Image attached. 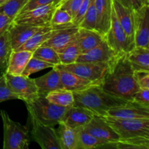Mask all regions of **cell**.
Returning <instances> with one entry per match:
<instances>
[{"instance_id":"obj_6","label":"cell","mask_w":149,"mask_h":149,"mask_svg":"<svg viewBox=\"0 0 149 149\" xmlns=\"http://www.w3.org/2000/svg\"><path fill=\"white\" fill-rule=\"evenodd\" d=\"M61 4L60 0H55L47 5L37 7L17 15L13 22L17 24L33 27H48L50 26L51 19L54 12Z\"/></svg>"},{"instance_id":"obj_23","label":"cell","mask_w":149,"mask_h":149,"mask_svg":"<svg viewBox=\"0 0 149 149\" xmlns=\"http://www.w3.org/2000/svg\"><path fill=\"white\" fill-rule=\"evenodd\" d=\"M104 39V36L97 31L79 28L76 41L81 54L95 47Z\"/></svg>"},{"instance_id":"obj_35","label":"cell","mask_w":149,"mask_h":149,"mask_svg":"<svg viewBox=\"0 0 149 149\" xmlns=\"http://www.w3.org/2000/svg\"><path fill=\"white\" fill-rule=\"evenodd\" d=\"M29 0H7L0 5V13L14 19Z\"/></svg>"},{"instance_id":"obj_27","label":"cell","mask_w":149,"mask_h":149,"mask_svg":"<svg viewBox=\"0 0 149 149\" xmlns=\"http://www.w3.org/2000/svg\"><path fill=\"white\" fill-rule=\"evenodd\" d=\"M46 98L50 103L63 107L72 106L74 103L73 92L64 88L49 92L46 95Z\"/></svg>"},{"instance_id":"obj_8","label":"cell","mask_w":149,"mask_h":149,"mask_svg":"<svg viewBox=\"0 0 149 149\" xmlns=\"http://www.w3.org/2000/svg\"><path fill=\"white\" fill-rule=\"evenodd\" d=\"M105 40L115 52L119 54L127 53L135 47V42L127 36L117 20L113 8L111 27L105 36Z\"/></svg>"},{"instance_id":"obj_45","label":"cell","mask_w":149,"mask_h":149,"mask_svg":"<svg viewBox=\"0 0 149 149\" xmlns=\"http://www.w3.org/2000/svg\"><path fill=\"white\" fill-rule=\"evenodd\" d=\"M144 5H149V0H142Z\"/></svg>"},{"instance_id":"obj_14","label":"cell","mask_w":149,"mask_h":149,"mask_svg":"<svg viewBox=\"0 0 149 149\" xmlns=\"http://www.w3.org/2000/svg\"><path fill=\"white\" fill-rule=\"evenodd\" d=\"M118 55L119 53L115 52L104 39L95 47L81 53L77 58V62L109 63Z\"/></svg>"},{"instance_id":"obj_18","label":"cell","mask_w":149,"mask_h":149,"mask_svg":"<svg viewBox=\"0 0 149 149\" xmlns=\"http://www.w3.org/2000/svg\"><path fill=\"white\" fill-rule=\"evenodd\" d=\"M55 66L59 71L63 87L65 90H70V91H72L74 93V92H78L85 90V89L89 88L92 86L97 85V84H95L94 83L91 82L88 80L84 79L76 75L74 73L68 71L65 68H64L61 64L55 65Z\"/></svg>"},{"instance_id":"obj_33","label":"cell","mask_w":149,"mask_h":149,"mask_svg":"<svg viewBox=\"0 0 149 149\" xmlns=\"http://www.w3.org/2000/svg\"><path fill=\"white\" fill-rule=\"evenodd\" d=\"M80 55H81V51L77 45V41L58 52L61 65H68L76 63L77 58Z\"/></svg>"},{"instance_id":"obj_24","label":"cell","mask_w":149,"mask_h":149,"mask_svg":"<svg viewBox=\"0 0 149 149\" xmlns=\"http://www.w3.org/2000/svg\"><path fill=\"white\" fill-rule=\"evenodd\" d=\"M56 132L61 149H77L79 128H72L63 122L58 124Z\"/></svg>"},{"instance_id":"obj_41","label":"cell","mask_w":149,"mask_h":149,"mask_svg":"<svg viewBox=\"0 0 149 149\" xmlns=\"http://www.w3.org/2000/svg\"><path fill=\"white\" fill-rule=\"evenodd\" d=\"M55 0H29L27 1L26 4H25L24 7L22 8V10H20V13H25L26 11H29V10H31L33 9L37 8V7H42V6L47 5V4H50V3L53 2ZM19 13V14H20ZM18 15V14H17Z\"/></svg>"},{"instance_id":"obj_40","label":"cell","mask_w":149,"mask_h":149,"mask_svg":"<svg viewBox=\"0 0 149 149\" xmlns=\"http://www.w3.org/2000/svg\"><path fill=\"white\" fill-rule=\"evenodd\" d=\"M134 74L140 88L149 89V71H134Z\"/></svg>"},{"instance_id":"obj_39","label":"cell","mask_w":149,"mask_h":149,"mask_svg":"<svg viewBox=\"0 0 149 149\" xmlns=\"http://www.w3.org/2000/svg\"><path fill=\"white\" fill-rule=\"evenodd\" d=\"M84 0H66L61 4L60 7L68 11L74 17Z\"/></svg>"},{"instance_id":"obj_26","label":"cell","mask_w":149,"mask_h":149,"mask_svg":"<svg viewBox=\"0 0 149 149\" xmlns=\"http://www.w3.org/2000/svg\"><path fill=\"white\" fill-rule=\"evenodd\" d=\"M127 58L134 71H149V49L135 47L126 53Z\"/></svg>"},{"instance_id":"obj_36","label":"cell","mask_w":149,"mask_h":149,"mask_svg":"<svg viewBox=\"0 0 149 149\" xmlns=\"http://www.w3.org/2000/svg\"><path fill=\"white\" fill-rule=\"evenodd\" d=\"M55 65H53L52 64L45 62L42 60H39L32 56L29 61L28 63L26 64L21 75L29 77L31 74H34V73L38 72V71H42V70L46 69V68H52Z\"/></svg>"},{"instance_id":"obj_5","label":"cell","mask_w":149,"mask_h":149,"mask_svg":"<svg viewBox=\"0 0 149 149\" xmlns=\"http://www.w3.org/2000/svg\"><path fill=\"white\" fill-rule=\"evenodd\" d=\"M119 135V139L145 138L149 139V119H123L102 116Z\"/></svg>"},{"instance_id":"obj_2","label":"cell","mask_w":149,"mask_h":149,"mask_svg":"<svg viewBox=\"0 0 149 149\" xmlns=\"http://www.w3.org/2000/svg\"><path fill=\"white\" fill-rule=\"evenodd\" d=\"M74 106L88 109L95 116H106L108 111L127 103V100L105 92L100 85H94L85 90L73 93Z\"/></svg>"},{"instance_id":"obj_34","label":"cell","mask_w":149,"mask_h":149,"mask_svg":"<svg viewBox=\"0 0 149 149\" xmlns=\"http://www.w3.org/2000/svg\"><path fill=\"white\" fill-rule=\"evenodd\" d=\"M97 14L95 4V0H90L88 9L78 27L89 30L97 31Z\"/></svg>"},{"instance_id":"obj_16","label":"cell","mask_w":149,"mask_h":149,"mask_svg":"<svg viewBox=\"0 0 149 149\" xmlns=\"http://www.w3.org/2000/svg\"><path fill=\"white\" fill-rule=\"evenodd\" d=\"M94 113L88 109L80 106H69L61 122L72 128L82 127L91 121Z\"/></svg>"},{"instance_id":"obj_43","label":"cell","mask_w":149,"mask_h":149,"mask_svg":"<svg viewBox=\"0 0 149 149\" xmlns=\"http://www.w3.org/2000/svg\"><path fill=\"white\" fill-rule=\"evenodd\" d=\"M124 7L136 11L144 5L142 0H116Z\"/></svg>"},{"instance_id":"obj_25","label":"cell","mask_w":149,"mask_h":149,"mask_svg":"<svg viewBox=\"0 0 149 149\" xmlns=\"http://www.w3.org/2000/svg\"><path fill=\"white\" fill-rule=\"evenodd\" d=\"M58 30V29H55L52 26L42 28L16 50H28L33 52L39 47L42 46L49 38L52 37Z\"/></svg>"},{"instance_id":"obj_15","label":"cell","mask_w":149,"mask_h":149,"mask_svg":"<svg viewBox=\"0 0 149 149\" xmlns=\"http://www.w3.org/2000/svg\"><path fill=\"white\" fill-rule=\"evenodd\" d=\"M79 27L71 26L64 29H58L56 33L47 40L42 45L50 47L57 52H60L74 42L77 39Z\"/></svg>"},{"instance_id":"obj_4","label":"cell","mask_w":149,"mask_h":149,"mask_svg":"<svg viewBox=\"0 0 149 149\" xmlns=\"http://www.w3.org/2000/svg\"><path fill=\"white\" fill-rule=\"evenodd\" d=\"M26 103L27 109L33 111L35 116L45 125L55 127L62 120L68 107L57 106L50 103L45 95H39Z\"/></svg>"},{"instance_id":"obj_42","label":"cell","mask_w":149,"mask_h":149,"mask_svg":"<svg viewBox=\"0 0 149 149\" xmlns=\"http://www.w3.org/2000/svg\"><path fill=\"white\" fill-rule=\"evenodd\" d=\"M90 0H84L81 3V6L79 8L78 11L77 12L74 17H73V24L76 26H79V23H81V20L84 17V15H85L86 12H87V9H88L89 4H90Z\"/></svg>"},{"instance_id":"obj_28","label":"cell","mask_w":149,"mask_h":149,"mask_svg":"<svg viewBox=\"0 0 149 149\" xmlns=\"http://www.w3.org/2000/svg\"><path fill=\"white\" fill-rule=\"evenodd\" d=\"M105 148L117 149H149V139L145 138L119 139L116 142L109 143Z\"/></svg>"},{"instance_id":"obj_44","label":"cell","mask_w":149,"mask_h":149,"mask_svg":"<svg viewBox=\"0 0 149 149\" xmlns=\"http://www.w3.org/2000/svg\"><path fill=\"white\" fill-rule=\"evenodd\" d=\"M13 21V18L0 13V35L8 30Z\"/></svg>"},{"instance_id":"obj_29","label":"cell","mask_w":149,"mask_h":149,"mask_svg":"<svg viewBox=\"0 0 149 149\" xmlns=\"http://www.w3.org/2000/svg\"><path fill=\"white\" fill-rule=\"evenodd\" d=\"M107 143L91 134L88 133L82 129L79 128L78 141H77V149H91L97 148H105Z\"/></svg>"},{"instance_id":"obj_38","label":"cell","mask_w":149,"mask_h":149,"mask_svg":"<svg viewBox=\"0 0 149 149\" xmlns=\"http://www.w3.org/2000/svg\"><path fill=\"white\" fill-rule=\"evenodd\" d=\"M132 100L141 106L149 108V89L140 88L133 96Z\"/></svg>"},{"instance_id":"obj_30","label":"cell","mask_w":149,"mask_h":149,"mask_svg":"<svg viewBox=\"0 0 149 149\" xmlns=\"http://www.w3.org/2000/svg\"><path fill=\"white\" fill-rule=\"evenodd\" d=\"M33 57L52 64L55 66L61 64L58 52L50 47L45 45L39 47L33 52Z\"/></svg>"},{"instance_id":"obj_37","label":"cell","mask_w":149,"mask_h":149,"mask_svg":"<svg viewBox=\"0 0 149 149\" xmlns=\"http://www.w3.org/2000/svg\"><path fill=\"white\" fill-rule=\"evenodd\" d=\"M18 99L17 95L12 91L6 79L4 72L0 74V103L10 100Z\"/></svg>"},{"instance_id":"obj_7","label":"cell","mask_w":149,"mask_h":149,"mask_svg":"<svg viewBox=\"0 0 149 149\" xmlns=\"http://www.w3.org/2000/svg\"><path fill=\"white\" fill-rule=\"evenodd\" d=\"M31 124V138L43 149H61L56 130L42 123L32 111L28 109Z\"/></svg>"},{"instance_id":"obj_12","label":"cell","mask_w":149,"mask_h":149,"mask_svg":"<svg viewBox=\"0 0 149 149\" xmlns=\"http://www.w3.org/2000/svg\"><path fill=\"white\" fill-rule=\"evenodd\" d=\"M106 116L123 119H149V108L132 100L111 109L108 111Z\"/></svg>"},{"instance_id":"obj_46","label":"cell","mask_w":149,"mask_h":149,"mask_svg":"<svg viewBox=\"0 0 149 149\" xmlns=\"http://www.w3.org/2000/svg\"><path fill=\"white\" fill-rule=\"evenodd\" d=\"M7 1V0H1V4H3V3H4V1ZM1 4H0V5H1Z\"/></svg>"},{"instance_id":"obj_47","label":"cell","mask_w":149,"mask_h":149,"mask_svg":"<svg viewBox=\"0 0 149 149\" xmlns=\"http://www.w3.org/2000/svg\"><path fill=\"white\" fill-rule=\"evenodd\" d=\"M60 1H61V4H62V3H63L64 1H66V0H60Z\"/></svg>"},{"instance_id":"obj_20","label":"cell","mask_w":149,"mask_h":149,"mask_svg":"<svg viewBox=\"0 0 149 149\" xmlns=\"http://www.w3.org/2000/svg\"><path fill=\"white\" fill-rule=\"evenodd\" d=\"M97 14V31L105 37L111 23L112 0H95Z\"/></svg>"},{"instance_id":"obj_48","label":"cell","mask_w":149,"mask_h":149,"mask_svg":"<svg viewBox=\"0 0 149 149\" xmlns=\"http://www.w3.org/2000/svg\"><path fill=\"white\" fill-rule=\"evenodd\" d=\"M1 0H0V4H1Z\"/></svg>"},{"instance_id":"obj_17","label":"cell","mask_w":149,"mask_h":149,"mask_svg":"<svg viewBox=\"0 0 149 149\" xmlns=\"http://www.w3.org/2000/svg\"><path fill=\"white\" fill-rule=\"evenodd\" d=\"M42 28L12 23L8 29L12 49L16 50Z\"/></svg>"},{"instance_id":"obj_32","label":"cell","mask_w":149,"mask_h":149,"mask_svg":"<svg viewBox=\"0 0 149 149\" xmlns=\"http://www.w3.org/2000/svg\"><path fill=\"white\" fill-rule=\"evenodd\" d=\"M12 47L10 43L8 30L0 35V71L4 72L7 68Z\"/></svg>"},{"instance_id":"obj_10","label":"cell","mask_w":149,"mask_h":149,"mask_svg":"<svg viewBox=\"0 0 149 149\" xmlns=\"http://www.w3.org/2000/svg\"><path fill=\"white\" fill-rule=\"evenodd\" d=\"M61 65L76 75L88 80L97 85H100L109 68V63L82 62H76L68 65Z\"/></svg>"},{"instance_id":"obj_31","label":"cell","mask_w":149,"mask_h":149,"mask_svg":"<svg viewBox=\"0 0 149 149\" xmlns=\"http://www.w3.org/2000/svg\"><path fill=\"white\" fill-rule=\"evenodd\" d=\"M73 17L68 11L58 7L54 12L50 22V26L55 29H64L74 26L72 23Z\"/></svg>"},{"instance_id":"obj_21","label":"cell","mask_w":149,"mask_h":149,"mask_svg":"<svg viewBox=\"0 0 149 149\" xmlns=\"http://www.w3.org/2000/svg\"><path fill=\"white\" fill-rule=\"evenodd\" d=\"M112 4H113V10L119 23L127 36L135 42L134 40V29H135L134 11L124 7L116 0H112Z\"/></svg>"},{"instance_id":"obj_22","label":"cell","mask_w":149,"mask_h":149,"mask_svg":"<svg viewBox=\"0 0 149 149\" xmlns=\"http://www.w3.org/2000/svg\"><path fill=\"white\" fill-rule=\"evenodd\" d=\"M33 52L28 50H12L4 72L11 75H21Z\"/></svg>"},{"instance_id":"obj_19","label":"cell","mask_w":149,"mask_h":149,"mask_svg":"<svg viewBox=\"0 0 149 149\" xmlns=\"http://www.w3.org/2000/svg\"><path fill=\"white\" fill-rule=\"evenodd\" d=\"M39 95H46L49 92L63 89L62 82L60 73L56 66L52 68V70L45 75L34 79Z\"/></svg>"},{"instance_id":"obj_11","label":"cell","mask_w":149,"mask_h":149,"mask_svg":"<svg viewBox=\"0 0 149 149\" xmlns=\"http://www.w3.org/2000/svg\"><path fill=\"white\" fill-rule=\"evenodd\" d=\"M134 17L135 47L149 49V5H143L139 10L134 11Z\"/></svg>"},{"instance_id":"obj_9","label":"cell","mask_w":149,"mask_h":149,"mask_svg":"<svg viewBox=\"0 0 149 149\" xmlns=\"http://www.w3.org/2000/svg\"><path fill=\"white\" fill-rule=\"evenodd\" d=\"M6 79L12 91L19 100L28 103L39 95L34 79L23 75L14 76L4 72Z\"/></svg>"},{"instance_id":"obj_3","label":"cell","mask_w":149,"mask_h":149,"mask_svg":"<svg viewBox=\"0 0 149 149\" xmlns=\"http://www.w3.org/2000/svg\"><path fill=\"white\" fill-rule=\"evenodd\" d=\"M4 130L3 149H26L30 145L29 127L15 122L4 110L0 111Z\"/></svg>"},{"instance_id":"obj_13","label":"cell","mask_w":149,"mask_h":149,"mask_svg":"<svg viewBox=\"0 0 149 149\" xmlns=\"http://www.w3.org/2000/svg\"><path fill=\"white\" fill-rule=\"evenodd\" d=\"M82 129L107 143L116 142L120 138L114 130L106 122L102 116L95 115L88 124L82 127Z\"/></svg>"},{"instance_id":"obj_1","label":"cell","mask_w":149,"mask_h":149,"mask_svg":"<svg viewBox=\"0 0 149 149\" xmlns=\"http://www.w3.org/2000/svg\"><path fill=\"white\" fill-rule=\"evenodd\" d=\"M100 86L111 95L132 101L140 87L126 53L119 54L109 63Z\"/></svg>"}]
</instances>
